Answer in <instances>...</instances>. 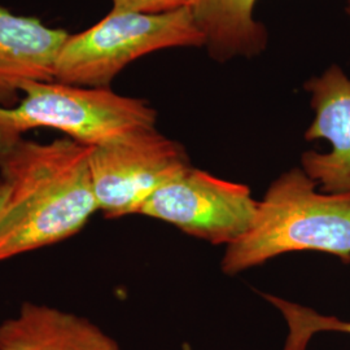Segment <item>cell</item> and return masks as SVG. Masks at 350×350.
Here are the masks:
<instances>
[{"label": "cell", "mask_w": 350, "mask_h": 350, "mask_svg": "<svg viewBox=\"0 0 350 350\" xmlns=\"http://www.w3.org/2000/svg\"><path fill=\"white\" fill-rule=\"evenodd\" d=\"M91 147L0 137V179L10 188L0 218V262L75 237L99 212Z\"/></svg>", "instance_id": "obj_1"}, {"label": "cell", "mask_w": 350, "mask_h": 350, "mask_svg": "<svg viewBox=\"0 0 350 350\" xmlns=\"http://www.w3.org/2000/svg\"><path fill=\"white\" fill-rule=\"evenodd\" d=\"M322 252L350 262V193L318 191L301 167L276 178L247 234L226 248L222 271L235 275L292 252Z\"/></svg>", "instance_id": "obj_2"}, {"label": "cell", "mask_w": 350, "mask_h": 350, "mask_svg": "<svg viewBox=\"0 0 350 350\" xmlns=\"http://www.w3.org/2000/svg\"><path fill=\"white\" fill-rule=\"evenodd\" d=\"M193 10L144 14L111 10L99 23L69 34L56 64L55 79L83 88H111L130 64L153 52L204 47Z\"/></svg>", "instance_id": "obj_3"}, {"label": "cell", "mask_w": 350, "mask_h": 350, "mask_svg": "<svg viewBox=\"0 0 350 350\" xmlns=\"http://www.w3.org/2000/svg\"><path fill=\"white\" fill-rule=\"evenodd\" d=\"M148 101L112 88H83L56 79L27 83L13 107H0V137H24L36 129L60 131L65 138L95 147L133 131L156 127Z\"/></svg>", "instance_id": "obj_4"}, {"label": "cell", "mask_w": 350, "mask_h": 350, "mask_svg": "<svg viewBox=\"0 0 350 350\" xmlns=\"http://www.w3.org/2000/svg\"><path fill=\"white\" fill-rule=\"evenodd\" d=\"M88 163L99 212L108 219L138 214L153 192L192 166L185 147L156 127L91 147Z\"/></svg>", "instance_id": "obj_5"}, {"label": "cell", "mask_w": 350, "mask_h": 350, "mask_svg": "<svg viewBox=\"0 0 350 350\" xmlns=\"http://www.w3.org/2000/svg\"><path fill=\"white\" fill-rule=\"evenodd\" d=\"M258 208L250 188L189 166L153 192L138 214L178 227L212 244H234L253 224Z\"/></svg>", "instance_id": "obj_6"}, {"label": "cell", "mask_w": 350, "mask_h": 350, "mask_svg": "<svg viewBox=\"0 0 350 350\" xmlns=\"http://www.w3.org/2000/svg\"><path fill=\"white\" fill-rule=\"evenodd\" d=\"M310 95L313 122L306 140L325 139L331 150H308L301 156V169L325 193H350V78L338 64L304 85Z\"/></svg>", "instance_id": "obj_7"}, {"label": "cell", "mask_w": 350, "mask_h": 350, "mask_svg": "<svg viewBox=\"0 0 350 350\" xmlns=\"http://www.w3.org/2000/svg\"><path fill=\"white\" fill-rule=\"evenodd\" d=\"M70 33L0 7V107H13L30 82L55 79Z\"/></svg>", "instance_id": "obj_8"}, {"label": "cell", "mask_w": 350, "mask_h": 350, "mask_svg": "<svg viewBox=\"0 0 350 350\" xmlns=\"http://www.w3.org/2000/svg\"><path fill=\"white\" fill-rule=\"evenodd\" d=\"M0 350H121L88 318L37 302L0 323Z\"/></svg>", "instance_id": "obj_9"}, {"label": "cell", "mask_w": 350, "mask_h": 350, "mask_svg": "<svg viewBox=\"0 0 350 350\" xmlns=\"http://www.w3.org/2000/svg\"><path fill=\"white\" fill-rule=\"evenodd\" d=\"M257 0H201L193 10L209 56L218 63L266 50L267 30L254 17Z\"/></svg>", "instance_id": "obj_10"}, {"label": "cell", "mask_w": 350, "mask_h": 350, "mask_svg": "<svg viewBox=\"0 0 350 350\" xmlns=\"http://www.w3.org/2000/svg\"><path fill=\"white\" fill-rule=\"evenodd\" d=\"M279 312L287 322V341L296 349L306 350L314 335L319 332L334 331L350 335V322L340 321L336 317L322 315L295 302L283 301Z\"/></svg>", "instance_id": "obj_11"}, {"label": "cell", "mask_w": 350, "mask_h": 350, "mask_svg": "<svg viewBox=\"0 0 350 350\" xmlns=\"http://www.w3.org/2000/svg\"><path fill=\"white\" fill-rule=\"evenodd\" d=\"M113 10L144 14H165L195 10L201 0H111Z\"/></svg>", "instance_id": "obj_12"}, {"label": "cell", "mask_w": 350, "mask_h": 350, "mask_svg": "<svg viewBox=\"0 0 350 350\" xmlns=\"http://www.w3.org/2000/svg\"><path fill=\"white\" fill-rule=\"evenodd\" d=\"M8 195H10V188H8L7 183L3 179H0V218H1L3 212L5 209Z\"/></svg>", "instance_id": "obj_13"}, {"label": "cell", "mask_w": 350, "mask_h": 350, "mask_svg": "<svg viewBox=\"0 0 350 350\" xmlns=\"http://www.w3.org/2000/svg\"><path fill=\"white\" fill-rule=\"evenodd\" d=\"M345 13L350 20V0H347V3H345Z\"/></svg>", "instance_id": "obj_14"}]
</instances>
